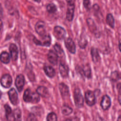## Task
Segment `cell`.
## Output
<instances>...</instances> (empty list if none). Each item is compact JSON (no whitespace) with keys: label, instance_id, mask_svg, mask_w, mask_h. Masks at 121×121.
I'll return each mask as SVG.
<instances>
[{"label":"cell","instance_id":"obj_30","mask_svg":"<svg viewBox=\"0 0 121 121\" xmlns=\"http://www.w3.org/2000/svg\"><path fill=\"white\" fill-rule=\"evenodd\" d=\"M47 121H57V116L55 113L51 112L48 114L46 117Z\"/></svg>","mask_w":121,"mask_h":121},{"label":"cell","instance_id":"obj_27","mask_svg":"<svg viewBox=\"0 0 121 121\" xmlns=\"http://www.w3.org/2000/svg\"><path fill=\"white\" fill-rule=\"evenodd\" d=\"M46 10L48 13L50 14H53L57 11V8L54 3H50L46 5Z\"/></svg>","mask_w":121,"mask_h":121},{"label":"cell","instance_id":"obj_32","mask_svg":"<svg viewBox=\"0 0 121 121\" xmlns=\"http://www.w3.org/2000/svg\"><path fill=\"white\" fill-rule=\"evenodd\" d=\"M26 121H38L37 120V118L35 115V114L32 113H31L27 116V118L26 119Z\"/></svg>","mask_w":121,"mask_h":121},{"label":"cell","instance_id":"obj_1","mask_svg":"<svg viewBox=\"0 0 121 121\" xmlns=\"http://www.w3.org/2000/svg\"><path fill=\"white\" fill-rule=\"evenodd\" d=\"M23 99L25 102L36 104L40 100V95L36 92H32L29 88L25 90L23 96Z\"/></svg>","mask_w":121,"mask_h":121},{"label":"cell","instance_id":"obj_2","mask_svg":"<svg viewBox=\"0 0 121 121\" xmlns=\"http://www.w3.org/2000/svg\"><path fill=\"white\" fill-rule=\"evenodd\" d=\"M33 41L34 43L37 45L49 47L51 44L52 39L51 35L49 34H47L44 36H41L40 40H38L36 39V37H34Z\"/></svg>","mask_w":121,"mask_h":121},{"label":"cell","instance_id":"obj_36","mask_svg":"<svg viewBox=\"0 0 121 121\" xmlns=\"http://www.w3.org/2000/svg\"><path fill=\"white\" fill-rule=\"evenodd\" d=\"M118 46L120 51L121 52V39H120L119 40V43H118Z\"/></svg>","mask_w":121,"mask_h":121},{"label":"cell","instance_id":"obj_13","mask_svg":"<svg viewBox=\"0 0 121 121\" xmlns=\"http://www.w3.org/2000/svg\"><path fill=\"white\" fill-rule=\"evenodd\" d=\"M9 51L11 59L13 61H16L18 59V51L17 46L13 43L10 44L9 46Z\"/></svg>","mask_w":121,"mask_h":121},{"label":"cell","instance_id":"obj_19","mask_svg":"<svg viewBox=\"0 0 121 121\" xmlns=\"http://www.w3.org/2000/svg\"><path fill=\"white\" fill-rule=\"evenodd\" d=\"M43 69L45 74L49 78H52L55 76V70L52 66L46 64L44 65Z\"/></svg>","mask_w":121,"mask_h":121},{"label":"cell","instance_id":"obj_38","mask_svg":"<svg viewBox=\"0 0 121 121\" xmlns=\"http://www.w3.org/2000/svg\"><path fill=\"white\" fill-rule=\"evenodd\" d=\"M117 121H121V116H119L117 120Z\"/></svg>","mask_w":121,"mask_h":121},{"label":"cell","instance_id":"obj_6","mask_svg":"<svg viewBox=\"0 0 121 121\" xmlns=\"http://www.w3.org/2000/svg\"><path fill=\"white\" fill-rule=\"evenodd\" d=\"M53 35L57 39L61 40L64 38L66 35V31L62 26H56L53 28Z\"/></svg>","mask_w":121,"mask_h":121},{"label":"cell","instance_id":"obj_29","mask_svg":"<svg viewBox=\"0 0 121 121\" xmlns=\"http://www.w3.org/2000/svg\"><path fill=\"white\" fill-rule=\"evenodd\" d=\"M110 78L112 80L114 81H116L119 79H121V73L118 72L117 71H114L111 73Z\"/></svg>","mask_w":121,"mask_h":121},{"label":"cell","instance_id":"obj_40","mask_svg":"<svg viewBox=\"0 0 121 121\" xmlns=\"http://www.w3.org/2000/svg\"><path fill=\"white\" fill-rule=\"evenodd\" d=\"M119 63H120V66L121 67V59L120 60H119Z\"/></svg>","mask_w":121,"mask_h":121},{"label":"cell","instance_id":"obj_21","mask_svg":"<svg viewBox=\"0 0 121 121\" xmlns=\"http://www.w3.org/2000/svg\"><path fill=\"white\" fill-rule=\"evenodd\" d=\"M36 93L43 97H48L49 96V92L48 89L43 86H39L36 90Z\"/></svg>","mask_w":121,"mask_h":121},{"label":"cell","instance_id":"obj_7","mask_svg":"<svg viewBox=\"0 0 121 121\" xmlns=\"http://www.w3.org/2000/svg\"><path fill=\"white\" fill-rule=\"evenodd\" d=\"M35 32L41 36L45 35L46 34L45 23L44 21L39 20L37 21L35 26Z\"/></svg>","mask_w":121,"mask_h":121},{"label":"cell","instance_id":"obj_33","mask_svg":"<svg viewBox=\"0 0 121 121\" xmlns=\"http://www.w3.org/2000/svg\"><path fill=\"white\" fill-rule=\"evenodd\" d=\"M83 3L84 7L87 10H89L91 9V3L89 0H84Z\"/></svg>","mask_w":121,"mask_h":121},{"label":"cell","instance_id":"obj_25","mask_svg":"<svg viewBox=\"0 0 121 121\" xmlns=\"http://www.w3.org/2000/svg\"><path fill=\"white\" fill-rule=\"evenodd\" d=\"M61 111L63 115L67 116L72 112L73 109L69 105L64 104L61 108Z\"/></svg>","mask_w":121,"mask_h":121},{"label":"cell","instance_id":"obj_11","mask_svg":"<svg viewBox=\"0 0 121 121\" xmlns=\"http://www.w3.org/2000/svg\"><path fill=\"white\" fill-rule=\"evenodd\" d=\"M9 99L12 104L16 105L18 103V94L14 88H11L8 92Z\"/></svg>","mask_w":121,"mask_h":121},{"label":"cell","instance_id":"obj_41","mask_svg":"<svg viewBox=\"0 0 121 121\" xmlns=\"http://www.w3.org/2000/svg\"><path fill=\"white\" fill-rule=\"evenodd\" d=\"M120 2H121V0H120Z\"/></svg>","mask_w":121,"mask_h":121},{"label":"cell","instance_id":"obj_39","mask_svg":"<svg viewBox=\"0 0 121 121\" xmlns=\"http://www.w3.org/2000/svg\"><path fill=\"white\" fill-rule=\"evenodd\" d=\"M64 121H72V120L71 119H67Z\"/></svg>","mask_w":121,"mask_h":121},{"label":"cell","instance_id":"obj_23","mask_svg":"<svg viewBox=\"0 0 121 121\" xmlns=\"http://www.w3.org/2000/svg\"><path fill=\"white\" fill-rule=\"evenodd\" d=\"M10 55L6 51H3L0 54V60L1 61L5 64H8L10 62Z\"/></svg>","mask_w":121,"mask_h":121},{"label":"cell","instance_id":"obj_35","mask_svg":"<svg viewBox=\"0 0 121 121\" xmlns=\"http://www.w3.org/2000/svg\"><path fill=\"white\" fill-rule=\"evenodd\" d=\"M118 100L120 105L121 106V94H119L118 96Z\"/></svg>","mask_w":121,"mask_h":121},{"label":"cell","instance_id":"obj_8","mask_svg":"<svg viewBox=\"0 0 121 121\" xmlns=\"http://www.w3.org/2000/svg\"><path fill=\"white\" fill-rule=\"evenodd\" d=\"M85 98L86 104L89 106H92L95 104V93L91 91L87 90L85 92Z\"/></svg>","mask_w":121,"mask_h":121},{"label":"cell","instance_id":"obj_18","mask_svg":"<svg viewBox=\"0 0 121 121\" xmlns=\"http://www.w3.org/2000/svg\"><path fill=\"white\" fill-rule=\"evenodd\" d=\"M86 23L90 31L93 33H94V35L95 34L96 36H97L96 35H98V36L99 34H98L97 28L94 21L91 18H88L86 19Z\"/></svg>","mask_w":121,"mask_h":121},{"label":"cell","instance_id":"obj_4","mask_svg":"<svg viewBox=\"0 0 121 121\" xmlns=\"http://www.w3.org/2000/svg\"><path fill=\"white\" fill-rule=\"evenodd\" d=\"M67 9L66 14V19L69 21H72L74 16L75 10V1L74 0H67Z\"/></svg>","mask_w":121,"mask_h":121},{"label":"cell","instance_id":"obj_37","mask_svg":"<svg viewBox=\"0 0 121 121\" xmlns=\"http://www.w3.org/2000/svg\"><path fill=\"white\" fill-rule=\"evenodd\" d=\"M96 121H103V119L101 117H98L97 119H96Z\"/></svg>","mask_w":121,"mask_h":121},{"label":"cell","instance_id":"obj_14","mask_svg":"<svg viewBox=\"0 0 121 121\" xmlns=\"http://www.w3.org/2000/svg\"><path fill=\"white\" fill-rule=\"evenodd\" d=\"M59 71L61 76L63 78L68 77L69 72V68L68 65L64 61H60L59 64Z\"/></svg>","mask_w":121,"mask_h":121},{"label":"cell","instance_id":"obj_17","mask_svg":"<svg viewBox=\"0 0 121 121\" xmlns=\"http://www.w3.org/2000/svg\"><path fill=\"white\" fill-rule=\"evenodd\" d=\"M59 88L60 94L63 98H66L68 97L69 95V88L68 86L65 83L62 82L59 85Z\"/></svg>","mask_w":121,"mask_h":121},{"label":"cell","instance_id":"obj_24","mask_svg":"<svg viewBox=\"0 0 121 121\" xmlns=\"http://www.w3.org/2000/svg\"><path fill=\"white\" fill-rule=\"evenodd\" d=\"M14 121H22V112L19 108L14 109L13 113Z\"/></svg>","mask_w":121,"mask_h":121},{"label":"cell","instance_id":"obj_26","mask_svg":"<svg viewBox=\"0 0 121 121\" xmlns=\"http://www.w3.org/2000/svg\"><path fill=\"white\" fill-rule=\"evenodd\" d=\"M106 23L112 28L114 27V18L112 15L111 13H108L106 17Z\"/></svg>","mask_w":121,"mask_h":121},{"label":"cell","instance_id":"obj_3","mask_svg":"<svg viewBox=\"0 0 121 121\" xmlns=\"http://www.w3.org/2000/svg\"><path fill=\"white\" fill-rule=\"evenodd\" d=\"M74 100L75 104L78 108H81L84 105V98L80 88L77 87L74 91Z\"/></svg>","mask_w":121,"mask_h":121},{"label":"cell","instance_id":"obj_16","mask_svg":"<svg viewBox=\"0 0 121 121\" xmlns=\"http://www.w3.org/2000/svg\"><path fill=\"white\" fill-rule=\"evenodd\" d=\"M58 57H59L56 52H55L52 50H49L47 54V59L52 64H53L54 65H56L57 64Z\"/></svg>","mask_w":121,"mask_h":121},{"label":"cell","instance_id":"obj_10","mask_svg":"<svg viewBox=\"0 0 121 121\" xmlns=\"http://www.w3.org/2000/svg\"><path fill=\"white\" fill-rule=\"evenodd\" d=\"M0 83L1 86L5 88H9L12 83V78L9 74H5L1 78Z\"/></svg>","mask_w":121,"mask_h":121},{"label":"cell","instance_id":"obj_28","mask_svg":"<svg viewBox=\"0 0 121 121\" xmlns=\"http://www.w3.org/2000/svg\"><path fill=\"white\" fill-rule=\"evenodd\" d=\"M78 44L79 46L82 49H84L86 48L87 44V41L86 38L84 36L81 35L80 36V39L78 42Z\"/></svg>","mask_w":121,"mask_h":121},{"label":"cell","instance_id":"obj_9","mask_svg":"<svg viewBox=\"0 0 121 121\" xmlns=\"http://www.w3.org/2000/svg\"><path fill=\"white\" fill-rule=\"evenodd\" d=\"M64 44L67 49L72 54H75L76 47L74 42L70 37H67L64 39Z\"/></svg>","mask_w":121,"mask_h":121},{"label":"cell","instance_id":"obj_15","mask_svg":"<svg viewBox=\"0 0 121 121\" xmlns=\"http://www.w3.org/2000/svg\"><path fill=\"white\" fill-rule=\"evenodd\" d=\"M100 105L103 110H108L111 105V100L110 97L106 95H103L100 103Z\"/></svg>","mask_w":121,"mask_h":121},{"label":"cell","instance_id":"obj_34","mask_svg":"<svg viewBox=\"0 0 121 121\" xmlns=\"http://www.w3.org/2000/svg\"><path fill=\"white\" fill-rule=\"evenodd\" d=\"M117 89L119 92V94H121V82L118 83L117 85Z\"/></svg>","mask_w":121,"mask_h":121},{"label":"cell","instance_id":"obj_12","mask_svg":"<svg viewBox=\"0 0 121 121\" xmlns=\"http://www.w3.org/2000/svg\"><path fill=\"white\" fill-rule=\"evenodd\" d=\"M25 84V77L23 74H20L18 75L15 79V85L18 92H20L22 91Z\"/></svg>","mask_w":121,"mask_h":121},{"label":"cell","instance_id":"obj_20","mask_svg":"<svg viewBox=\"0 0 121 121\" xmlns=\"http://www.w3.org/2000/svg\"><path fill=\"white\" fill-rule=\"evenodd\" d=\"M91 55L92 56V59L94 63H97L100 60V56L99 54L98 50L94 47H92L91 48L90 50Z\"/></svg>","mask_w":121,"mask_h":121},{"label":"cell","instance_id":"obj_5","mask_svg":"<svg viewBox=\"0 0 121 121\" xmlns=\"http://www.w3.org/2000/svg\"><path fill=\"white\" fill-rule=\"evenodd\" d=\"M76 69L78 72L82 76L85 77L87 78H90L91 77V69L89 64H86L82 67H78L76 68Z\"/></svg>","mask_w":121,"mask_h":121},{"label":"cell","instance_id":"obj_22","mask_svg":"<svg viewBox=\"0 0 121 121\" xmlns=\"http://www.w3.org/2000/svg\"><path fill=\"white\" fill-rule=\"evenodd\" d=\"M53 48L59 58H64L65 57V53L63 49L60 45L58 43H56L53 45Z\"/></svg>","mask_w":121,"mask_h":121},{"label":"cell","instance_id":"obj_31","mask_svg":"<svg viewBox=\"0 0 121 121\" xmlns=\"http://www.w3.org/2000/svg\"><path fill=\"white\" fill-rule=\"evenodd\" d=\"M5 110V113H6V116L7 117V119H9V117L11 116L12 114V110L11 107L9 106V105L6 104L4 106Z\"/></svg>","mask_w":121,"mask_h":121}]
</instances>
